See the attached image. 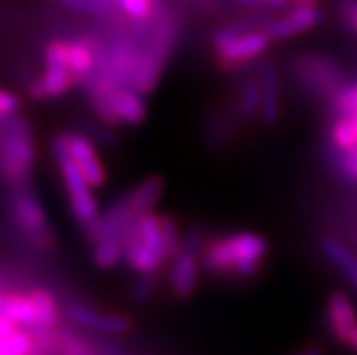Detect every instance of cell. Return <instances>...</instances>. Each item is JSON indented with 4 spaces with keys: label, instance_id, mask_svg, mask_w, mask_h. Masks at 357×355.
<instances>
[{
    "label": "cell",
    "instance_id": "cell-4",
    "mask_svg": "<svg viewBox=\"0 0 357 355\" xmlns=\"http://www.w3.org/2000/svg\"><path fill=\"white\" fill-rule=\"evenodd\" d=\"M176 252L165 236L162 214L149 211L136 220L127 236L122 265L138 275H156Z\"/></svg>",
    "mask_w": 357,
    "mask_h": 355
},
{
    "label": "cell",
    "instance_id": "cell-6",
    "mask_svg": "<svg viewBox=\"0 0 357 355\" xmlns=\"http://www.w3.org/2000/svg\"><path fill=\"white\" fill-rule=\"evenodd\" d=\"M51 154H53V160L59 169L73 220L77 221L78 227L86 230L87 227L95 223L100 214L98 202L95 196L96 189L87 181L86 176L82 174L77 163L73 162L60 133L51 142Z\"/></svg>",
    "mask_w": 357,
    "mask_h": 355
},
{
    "label": "cell",
    "instance_id": "cell-15",
    "mask_svg": "<svg viewBox=\"0 0 357 355\" xmlns=\"http://www.w3.org/2000/svg\"><path fill=\"white\" fill-rule=\"evenodd\" d=\"M256 73L261 84V113L259 121L265 126H274L281 116V80L278 68L271 60H259Z\"/></svg>",
    "mask_w": 357,
    "mask_h": 355
},
{
    "label": "cell",
    "instance_id": "cell-1",
    "mask_svg": "<svg viewBox=\"0 0 357 355\" xmlns=\"http://www.w3.org/2000/svg\"><path fill=\"white\" fill-rule=\"evenodd\" d=\"M268 256L265 236L250 230L205 239L199 261L202 270L213 278L252 279L259 274L263 261Z\"/></svg>",
    "mask_w": 357,
    "mask_h": 355
},
{
    "label": "cell",
    "instance_id": "cell-25",
    "mask_svg": "<svg viewBox=\"0 0 357 355\" xmlns=\"http://www.w3.org/2000/svg\"><path fill=\"white\" fill-rule=\"evenodd\" d=\"M331 107L334 114H347L357 109V84L344 86L340 93H335L331 100Z\"/></svg>",
    "mask_w": 357,
    "mask_h": 355
},
{
    "label": "cell",
    "instance_id": "cell-18",
    "mask_svg": "<svg viewBox=\"0 0 357 355\" xmlns=\"http://www.w3.org/2000/svg\"><path fill=\"white\" fill-rule=\"evenodd\" d=\"M0 314L27 330L36 328V308L29 294H0Z\"/></svg>",
    "mask_w": 357,
    "mask_h": 355
},
{
    "label": "cell",
    "instance_id": "cell-30",
    "mask_svg": "<svg viewBox=\"0 0 357 355\" xmlns=\"http://www.w3.org/2000/svg\"><path fill=\"white\" fill-rule=\"evenodd\" d=\"M347 347H350L352 350L357 352V326L352 330V333L349 335V339H347Z\"/></svg>",
    "mask_w": 357,
    "mask_h": 355
},
{
    "label": "cell",
    "instance_id": "cell-13",
    "mask_svg": "<svg viewBox=\"0 0 357 355\" xmlns=\"http://www.w3.org/2000/svg\"><path fill=\"white\" fill-rule=\"evenodd\" d=\"M321 22L323 13L319 6H290L281 11L280 17L268 18L263 29L272 42H285L312 31Z\"/></svg>",
    "mask_w": 357,
    "mask_h": 355
},
{
    "label": "cell",
    "instance_id": "cell-16",
    "mask_svg": "<svg viewBox=\"0 0 357 355\" xmlns=\"http://www.w3.org/2000/svg\"><path fill=\"white\" fill-rule=\"evenodd\" d=\"M326 321L332 335L340 342L347 345V339L357 326V310L349 294L334 290L326 299Z\"/></svg>",
    "mask_w": 357,
    "mask_h": 355
},
{
    "label": "cell",
    "instance_id": "cell-14",
    "mask_svg": "<svg viewBox=\"0 0 357 355\" xmlns=\"http://www.w3.org/2000/svg\"><path fill=\"white\" fill-rule=\"evenodd\" d=\"M60 135L68 147L69 156L77 163L82 174L86 176L95 189H102L107 183V171L96 151L95 139L87 136L84 130H63Z\"/></svg>",
    "mask_w": 357,
    "mask_h": 355
},
{
    "label": "cell",
    "instance_id": "cell-26",
    "mask_svg": "<svg viewBox=\"0 0 357 355\" xmlns=\"http://www.w3.org/2000/svg\"><path fill=\"white\" fill-rule=\"evenodd\" d=\"M156 292V275L154 274H144L138 278L131 290V299L136 305H144L154 296Z\"/></svg>",
    "mask_w": 357,
    "mask_h": 355
},
{
    "label": "cell",
    "instance_id": "cell-5",
    "mask_svg": "<svg viewBox=\"0 0 357 355\" xmlns=\"http://www.w3.org/2000/svg\"><path fill=\"white\" fill-rule=\"evenodd\" d=\"M87 107L96 121L109 127H140L147 120L145 95L129 86H111L96 78L84 84Z\"/></svg>",
    "mask_w": 357,
    "mask_h": 355
},
{
    "label": "cell",
    "instance_id": "cell-7",
    "mask_svg": "<svg viewBox=\"0 0 357 355\" xmlns=\"http://www.w3.org/2000/svg\"><path fill=\"white\" fill-rule=\"evenodd\" d=\"M35 158L29 123L17 114L0 120V174L4 180L11 185L26 183Z\"/></svg>",
    "mask_w": 357,
    "mask_h": 355
},
{
    "label": "cell",
    "instance_id": "cell-19",
    "mask_svg": "<svg viewBox=\"0 0 357 355\" xmlns=\"http://www.w3.org/2000/svg\"><path fill=\"white\" fill-rule=\"evenodd\" d=\"M319 250H321L323 257L331 263L334 269H337L344 278H349L352 281L357 274V256L350 250L344 243L334 236H323L319 239Z\"/></svg>",
    "mask_w": 357,
    "mask_h": 355
},
{
    "label": "cell",
    "instance_id": "cell-20",
    "mask_svg": "<svg viewBox=\"0 0 357 355\" xmlns=\"http://www.w3.org/2000/svg\"><path fill=\"white\" fill-rule=\"evenodd\" d=\"M29 297L35 303L36 308V328L33 333H44V332H53L59 328L60 323V306L53 294L45 288H33L29 290Z\"/></svg>",
    "mask_w": 357,
    "mask_h": 355
},
{
    "label": "cell",
    "instance_id": "cell-9",
    "mask_svg": "<svg viewBox=\"0 0 357 355\" xmlns=\"http://www.w3.org/2000/svg\"><path fill=\"white\" fill-rule=\"evenodd\" d=\"M292 73L305 95L314 98H334L344 87L343 69L325 53H299L292 59Z\"/></svg>",
    "mask_w": 357,
    "mask_h": 355
},
{
    "label": "cell",
    "instance_id": "cell-21",
    "mask_svg": "<svg viewBox=\"0 0 357 355\" xmlns=\"http://www.w3.org/2000/svg\"><path fill=\"white\" fill-rule=\"evenodd\" d=\"M126 241L116 238H104L91 243V259L100 270H113L123 263Z\"/></svg>",
    "mask_w": 357,
    "mask_h": 355
},
{
    "label": "cell",
    "instance_id": "cell-12",
    "mask_svg": "<svg viewBox=\"0 0 357 355\" xmlns=\"http://www.w3.org/2000/svg\"><path fill=\"white\" fill-rule=\"evenodd\" d=\"M63 314L77 328L95 333V335L120 338L132 328V321L126 315L107 314L80 301L68 303L63 308Z\"/></svg>",
    "mask_w": 357,
    "mask_h": 355
},
{
    "label": "cell",
    "instance_id": "cell-23",
    "mask_svg": "<svg viewBox=\"0 0 357 355\" xmlns=\"http://www.w3.org/2000/svg\"><path fill=\"white\" fill-rule=\"evenodd\" d=\"M331 142L335 153H352L357 147V136L347 114H334L331 123Z\"/></svg>",
    "mask_w": 357,
    "mask_h": 355
},
{
    "label": "cell",
    "instance_id": "cell-3",
    "mask_svg": "<svg viewBox=\"0 0 357 355\" xmlns=\"http://www.w3.org/2000/svg\"><path fill=\"white\" fill-rule=\"evenodd\" d=\"M163 190H165V181L162 176L153 174L144 178L129 192L114 199L105 211H100L95 223L84 230L86 239L95 243L104 238H116L127 243V236L136 220L145 212L158 207Z\"/></svg>",
    "mask_w": 357,
    "mask_h": 355
},
{
    "label": "cell",
    "instance_id": "cell-32",
    "mask_svg": "<svg viewBox=\"0 0 357 355\" xmlns=\"http://www.w3.org/2000/svg\"><path fill=\"white\" fill-rule=\"evenodd\" d=\"M350 283H352L354 288H356V290H357V274H356V278H354L352 281H350Z\"/></svg>",
    "mask_w": 357,
    "mask_h": 355
},
{
    "label": "cell",
    "instance_id": "cell-17",
    "mask_svg": "<svg viewBox=\"0 0 357 355\" xmlns=\"http://www.w3.org/2000/svg\"><path fill=\"white\" fill-rule=\"evenodd\" d=\"M232 105H234L236 113H238L243 123H252V121L259 120V113H261V84H259L256 69L240 82Z\"/></svg>",
    "mask_w": 357,
    "mask_h": 355
},
{
    "label": "cell",
    "instance_id": "cell-22",
    "mask_svg": "<svg viewBox=\"0 0 357 355\" xmlns=\"http://www.w3.org/2000/svg\"><path fill=\"white\" fill-rule=\"evenodd\" d=\"M236 121H241L238 113H236L234 105L231 109H225V111H216L213 114V118L208 120L207 126V136L208 139L213 142L214 145H223L229 142V138H232L236 129Z\"/></svg>",
    "mask_w": 357,
    "mask_h": 355
},
{
    "label": "cell",
    "instance_id": "cell-11",
    "mask_svg": "<svg viewBox=\"0 0 357 355\" xmlns=\"http://www.w3.org/2000/svg\"><path fill=\"white\" fill-rule=\"evenodd\" d=\"M77 80L66 59V38H53L44 47V73L29 82L27 93L33 100H56L75 89Z\"/></svg>",
    "mask_w": 357,
    "mask_h": 355
},
{
    "label": "cell",
    "instance_id": "cell-29",
    "mask_svg": "<svg viewBox=\"0 0 357 355\" xmlns=\"http://www.w3.org/2000/svg\"><path fill=\"white\" fill-rule=\"evenodd\" d=\"M20 109V100L15 93L6 89H0V120H4L8 116H13Z\"/></svg>",
    "mask_w": 357,
    "mask_h": 355
},
{
    "label": "cell",
    "instance_id": "cell-2",
    "mask_svg": "<svg viewBox=\"0 0 357 355\" xmlns=\"http://www.w3.org/2000/svg\"><path fill=\"white\" fill-rule=\"evenodd\" d=\"M267 13H249V17L220 26L211 36L218 68L234 73L258 63L271 50L272 40L265 33Z\"/></svg>",
    "mask_w": 357,
    "mask_h": 355
},
{
    "label": "cell",
    "instance_id": "cell-31",
    "mask_svg": "<svg viewBox=\"0 0 357 355\" xmlns=\"http://www.w3.org/2000/svg\"><path fill=\"white\" fill-rule=\"evenodd\" d=\"M292 6H319V0H290Z\"/></svg>",
    "mask_w": 357,
    "mask_h": 355
},
{
    "label": "cell",
    "instance_id": "cell-8",
    "mask_svg": "<svg viewBox=\"0 0 357 355\" xmlns=\"http://www.w3.org/2000/svg\"><path fill=\"white\" fill-rule=\"evenodd\" d=\"M9 211L13 216V223L20 234L38 250H51L54 247V236L51 229L50 218L35 190L26 183L13 185L9 194Z\"/></svg>",
    "mask_w": 357,
    "mask_h": 355
},
{
    "label": "cell",
    "instance_id": "cell-27",
    "mask_svg": "<svg viewBox=\"0 0 357 355\" xmlns=\"http://www.w3.org/2000/svg\"><path fill=\"white\" fill-rule=\"evenodd\" d=\"M337 13L347 29L357 33V0H337Z\"/></svg>",
    "mask_w": 357,
    "mask_h": 355
},
{
    "label": "cell",
    "instance_id": "cell-10",
    "mask_svg": "<svg viewBox=\"0 0 357 355\" xmlns=\"http://www.w3.org/2000/svg\"><path fill=\"white\" fill-rule=\"evenodd\" d=\"M204 243V232L199 229H190L181 238V247L165 266V281L176 299H187L198 288L199 275L204 272L199 261Z\"/></svg>",
    "mask_w": 357,
    "mask_h": 355
},
{
    "label": "cell",
    "instance_id": "cell-28",
    "mask_svg": "<svg viewBox=\"0 0 357 355\" xmlns=\"http://www.w3.org/2000/svg\"><path fill=\"white\" fill-rule=\"evenodd\" d=\"M334 165H335V169H337V171L344 176V178H349V180H352V181H357V156H352V154L335 153Z\"/></svg>",
    "mask_w": 357,
    "mask_h": 355
},
{
    "label": "cell",
    "instance_id": "cell-24",
    "mask_svg": "<svg viewBox=\"0 0 357 355\" xmlns=\"http://www.w3.org/2000/svg\"><path fill=\"white\" fill-rule=\"evenodd\" d=\"M35 354V335L31 330L20 328L0 338V355Z\"/></svg>",
    "mask_w": 357,
    "mask_h": 355
}]
</instances>
